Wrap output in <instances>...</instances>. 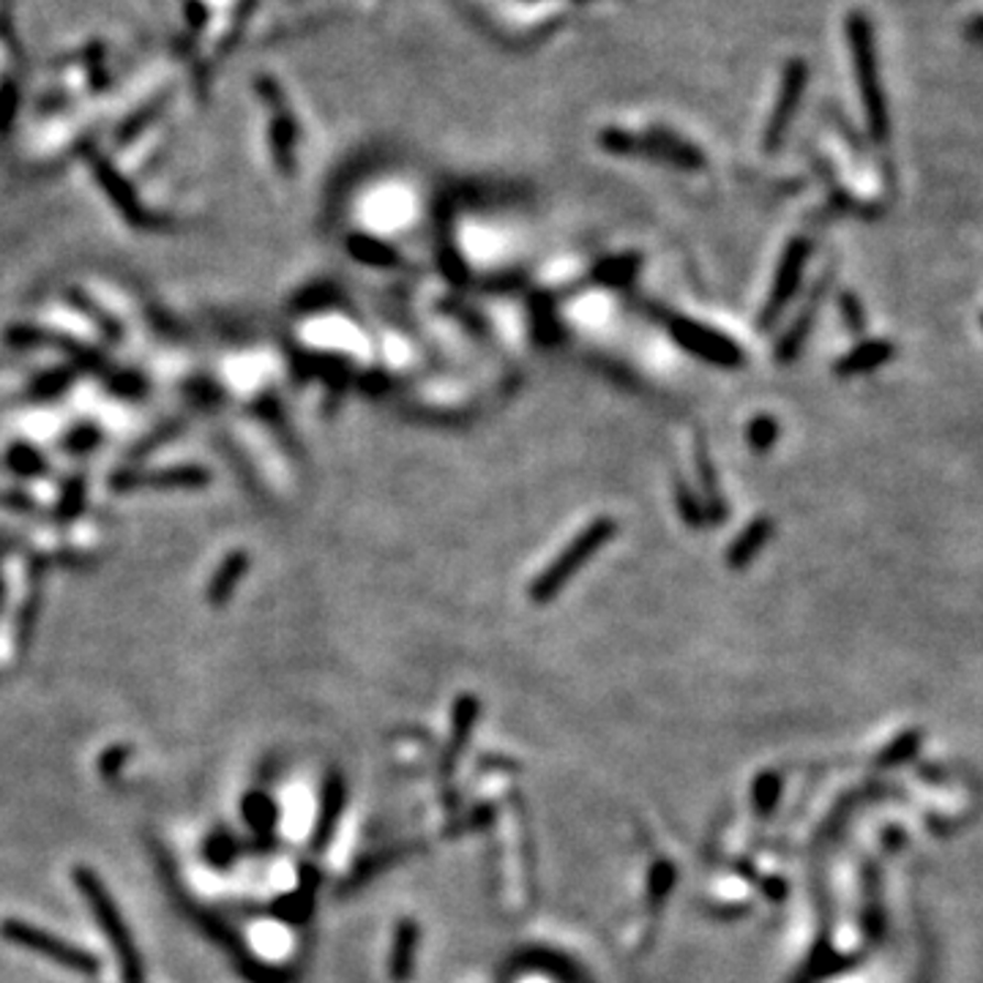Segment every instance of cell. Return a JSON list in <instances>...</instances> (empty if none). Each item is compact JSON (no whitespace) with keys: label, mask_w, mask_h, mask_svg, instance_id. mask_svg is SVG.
Masks as SVG:
<instances>
[{"label":"cell","mask_w":983,"mask_h":983,"mask_svg":"<svg viewBox=\"0 0 983 983\" xmlns=\"http://www.w3.org/2000/svg\"><path fill=\"white\" fill-rule=\"evenodd\" d=\"M342 804H345V784L339 776H331L326 782V795H323V811L315 831V850L326 847L328 839H331L334 822H337L339 811H342Z\"/></svg>","instance_id":"obj_13"},{"label":"cell","mask_w":983,"mask_h":983,"mask_svg":"<svg viewBox=\"0 0 983 983\" xmlns=\"http://www.w3.org/2000/svg\"><path fill=\"white\" fill-rule=\"evenodd\" d=\"M640 269V254H621V258L601 260L593 269V282L604 284V287H618V284H626Z\"/></svg>","instance_id":"obj_15"},{"label":"cell","mask_w":983,"mask_h":983,"mask_svg":"<svg viewBox=\"0 0 983 983\" xmlns=\"http://www.w3.org/2000/svg\"><path fill=\"white\" fill-rule=\"evenodd\" d=\"M842 317H844V323H847V331H850V334H861L863 326H866V320H863L861 301H858L852 293L842 295Z\"/></svg>","instance_id":"obj_21"},{"label":"cell","mask_w":983,"mask_h":983,"mask_svg":"<svg viewBox=\"0 0 983 983\" xmlns=\"http://www.w3.org/2000/svg\"><path fill=\"white\" fill-rule=\"evenodd\" d=\"M847 39H850L852 58H855L858 83H861V99L866 107V121L872 129V138L883 142L888 138V112H885V96L880 88L877 53H874L872 28L861 11L847 14Z\"/></svg>","instance_id":"obj_1"},{"label":"cell","mask_w":983,"mask_h":983,"mask_svg":"<svg viewBox=\"0 0 983 983\" xmlns=\"http://www.w3.org/2000/svg\"><path fill=\"white\" fill-rule=\"evenodd\" d=\"M806 77H809V69H806L804 61H789V66L784 69V79H782V90H778V99H776V110H773L768 129H765V151H776L782 145L784 138H787V129L793 123L795 110H798V101L800 94H804V85Z\"/></svg>","instance_id":"obj_8"},{"label":"cell","mask_w":983,"mask_h":983,"mask_svg":"<svg viewBox=\"0 0 983 983\" xmlns=\"http://www.w3.org/2000/svg\"><path fill=\"white\" fill-rule=\"evenodd\" d=\"M891 356H894V345L891 342H883V339H877V342H863L852 352H847L837 369L842 378H850V374H863L883 367L885 361H891Z\"/></svg>","instance_id":"obj_11"},{"label":"cell","mask_w":983,"mask_h":983,"mask_svg":"<svg viewBox=\"0 0 983 983\" xmlns=\"http://www.w3.org/2000/svg\"><path fill=\"white\" fill-rule=\"evenodd\" d=\"M669 334H673L675 342L686 352H691V356L702 358L708 363H716V367H738L743 361L741 348L730 337L710 331L708 326H700L695 320L678 317V320L669 323Z\"/></svg>","instance_id":"obj_7"},{"label":"cell","mask_w":983,"mask_h":983,"mask_svg":"<svg viewBox=\"0 0 983 983\" xmlns=\"http://www.w3.org/2000/svg\"><path fill=\"white\" fill-rule=\"evenodd\" d=\"M236 852H238V844L232 842L227 833H214L206 844V855L214 866H227V863L236 858Z\"/></svg>","instance_id":"obj_18"},{"label":"cell","mask_w":983,"mask_h":983,"mask_svg":"<svg viewBox=\"0 0 983 983\" xmlns=\"http://www.w3.org/2000/svg\"><path fill=\"white\" fill-rule=\"evenodd\" d=\"M773 536V520L771 516H757L741 536L735 538V544L730 547V555H727V563L732 568H746L749 563L760 555V549L771 542Z\"/></svg>","instance_id":"obj_10"},{"label":"cell","mask_w":983,"mask_h":983,"mask_svg":"<svg viewBox=\"0 0 983 983\" xmlns=\"http://www.w3.org/2000/svg\"><path fill=\"white\" fill-rule=\"evenodd\" d=\"M533 983H542V981H533Z\"/></svg>","instance_id":"obj_24"},{"label":"cell","mask_w":983,"mask_h":983,"mask_svg":"<svg viewBox=\"0 0 983 983\" xmlns=\"http://www.w3.org/2000/svg\"><path fill=\"white\" fill-rule=\"evenodd\" d=\"M697 476H700V487L705 492V503H702L705 520H710V522L724 520V514H727L724 498H721L719 484H716L713 462H710V454H708V448H705V440H700V437H697Z\"/></svg>","instance_id":"obj_12"},{"label":"cell","mask_w":983,"mask_h":983,"mask_svg":"<svg viewBox=\"0 0 983 983\" xmlns=\"http://www.w3.org/2000/svg\"><path fill=\"white\" fill-rule=\"evenodd\" d=\"M243 975H247L252 983H287L290 973L282 968H263L260 962H252V959H243L241 962Z\"/></svg>","instance_id":"obj_19"},{"label":"cell","mask_w":983,"mask_h":983,"mask_svg":"<svg viewBox=\"0 0 983 983\" xmlns=\"http://www.w3.org/2000/svg\"><path fill=\"white\" fill-rule=\"evenodd\" d=\"M315 885H317V872H315V869H312L309 883H306V880L301 877V888L295 891V894L284 896V899L276 902L274 913L280 915L282 920H293V924H304V920L309 918L312 899H315Z\"/></svg>","instance_id":"obj_14"},{"label":"cell","mask_w":983,"mask_h":983,"mask_svg":"<svg viewBox=\"0 0 983 983\" xmlns=\"http://www.w3.org/2000/svg\"><path fill=\"white\" fill-rule=\"evenodd\" d=\"M577 3H585V0H577Z\"/></svg>","instance_id":"obj_23"},{"label":"cell","mask_w":983,"mask_h":983,"mask_svg":"<svg viewBox=\"0 0 983 983\" xmlns=\"http://www.w3.org/2000/svg\"><path fill=\"white\" fill-rule=\"evenodd\" d=\"M809 252L811 247L804 241V238H795V241L784 249L776 280H773V290L768 301H765L763 315H760V328H763V331L782 317V312L787 309V304L795 298V293H798L800 280H804V269L806 263H809Z\"/></svg>","instance_id":"obj_6"},{"label":"cell","mask_w":983,"mask_h":983,"mask_svg":"<svg viewBox=\"0 0 983 983\" xmlns=\"http://www.w3.org/2000/svg\"><path fill=\"white\" fill-rule=\"evenodd\" d=\"M776 437H778V426L768 416H760L749 424V443H752V448L757 454L771 451L773 443H776Z\"/></svg>","instance_id":"obj_17"},{"label":"cell","mask_w":983,"mask_h":983,"mask_svg":"<svg viewBox=\"0 0 983 983\" xmlns=\"http://www.w3.org/2000/svg\"><path fill=\"white\" fill-rule=\"evenodd\" d=\"M74 880H77V888L83 891V896L88 899L90 910H94L96 920H99L101 931L110 937L118 962H121L123 979H127V983H142L140 953L138 948H134L132 937H129V929L127 924H123L121 913H118L116 902L107 896L105 885L99 883V877H96L90 869H77V872H74Z\"/></svg>","instance_id":"obj_4"},{"label":"cell","mask_w":983,"mask_h":983,"mask_svg":"<svg viewBox=\"0 0 983 983\" xmlns=\"http://www.w3.org/2000/svg\"><path fill=\"white\" fill-rule=\"evenodd\" d=\"M678 503H680V514H684V520L689 522L691 527H702V522H705L702 503L695 498V494H691V490L684 484V481H678Z\"/></svg>","instance_id":"obj_20"},{"label":"cell","mask_w":983,"mask_h":983,"mask_svg":"<svg viewBox=\"0 0 983 983\" xmlns=\"http://www.w3.org/2000/svg\"><path fill=\"white\" fill-rule=\"evenodd\" d=\"M0 935H3L9 942H14V946L28 948V951L33 953H42V957L53 959V962H58L61 968H69L74 973L83 975L99 973V959H96L94 953L83 951V948L77 946H69V942L61 940V937L36 929V926L31 924H22V920H3V924H0Z\"/></svg>","instance_id":"obj_5"},{"label":"cell","mask_w":983,"mask_h":983,"mask_svg":"<svg viewBox=\"0 0 983 983\" xmlns=\"http://www.w3.org/2000/svg\"><path fill=\"white\" fill-rule=\"evenodd\" d=\"M599 142L610 153H618V156H645L656 159V162L675 164V167L684 170L705 167V156L700 148L680 140L678 134L667 132V129H647L645 138H636V134L623 132V129H604Z\"/></svg>","instance_id":"obj_3"},{"label":"cell","mask_w":983,"mask_h":983,"mask_svg":"<svg viewBox=\"0 0 983 983\" xmlns=\"http://www.w3.org/2000/svg\"><path fill=\"white\" fill-rule=\"evenodd\" d=\"M822 290H826V282H820L815 287V293H811V298L806 301V306H804V312H800L798 315V320L793 323V328H787V334H784L782 337V342H778V348H776V358L782 363H787V361H793L795 356H798L800 352V348H804L806 345V339H809V334H811V326H815V317H817V309H820V301H822Z\"/></svg>","instance_id":"obj_9"},{"label":"cell","mask_w":983,"mask_h":983,"mask_svg":"<svg viewBox=\"0 0 983 983\" xmlns=\"http://www.w3.org/2000/svg\"><path fill=\"white\" fill-rule=\"evenodd\" d=\"M243 820L258 833H271L276 822V804L263 793H249L243 798Z\"/></svg>","instance_id":"obj_16"},{"label":"cell","mask_w":983,"mask_h":983,"mask_svg":"<svg viewBox=\"0 0 983 983\" xmlns=\"http://www.w3.org/2000/svg\"><path fill=\"white\" fill-rule=\"evenodd\" d=\"M127 757H129V749H123V746L110 749V752H107L105 757H101V773H105V776H116V773L121 771L123 760H127Z\"/></svg>","instance_id":"obj_22"},{"label":"cell","mask_w":983,"mask_h":983,"mask_svg":"<svg viewBox=\"0 0 983 983\" xmlns=\"http://www.w3.org/2000/svg\"><path fill=\"white\" fill-rule=\"evenodd\" d=\"M615 533H618V522L610 520V516H601V520L590 522V525L585 527V531L579 533V536L574 538L566 549H563L558 558L553 560V566H549L547 571H544L542 577L533 582V590H531L533 599L542 601V604L544 601H553L555 596L566 588L568 579L577 577L579 568L593 558V555L599 553V549L604 547V544L610 542Z\"/></svg>","instance_id":"obj_2"}]
</instances>
